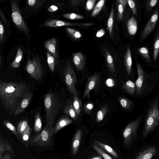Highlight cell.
<instances>
[{
  "label": "cell",
  "instance_id": "6da1fadb",
  "mask_svg": "<svg viewBox=\"0 0 159 159\" xmlns=\"http://www.w3.org/2000/svg\"><path fill=\"white\" fill-rule=\"evenodd\" d=\"M30 89L25 83L0 80V99L9 115L14 114L20 100Z\"/></svg>",
  "mask_w": 159,
  "mask_h": 159
},
{
  "label": "cell",
  "instance_id": "7a4b0ae2",
  "mask_svg": "<svg viewBox=\"0 0 159 159\" xmlns=\"http://www.w3.org/2000/svg\"><path fill=\"white\" fill-rule=\"evenodd\" d=\"M136 59L138 75L135 83L136 89V96L141 98L148 96L156 88L159 80V74L157 70L152 73L146 72L136 57Z\"/></svg>",
  "mask_w": 159,
  "mask_h": 159
},
{
  "label": "cell",
  "instance_id": "3957f363",
  "mask_svg": "<svg viewBox=\"0 0 159 159\" xmlns=\"http://www.w3.org/2000/svg\"><path fill=\"white\" fill-rule=\"evenodd\" d=\"M159 125V97L156 96L150 103L145 119L142 137L144 138Z\"/></svg>",
  "mask_w": 159,
  "mask_h": 159
},
{
  "label": "cell",
  "instance_id": "277c9868",
  "mask_svg": "<svg viewBox=\"0 0 159 159\" xmlns=\"http://www.w3.org/2000/svg\"><path fill=\"white\" fill-rule=\"evenodd\" d=\"M44 103L46 113V124L48 127L52 125L61 109V103L58 96L52 92L46 93Z\"/></svg>",
  "mask_w": 159,
  "mask_h": 159
},
{
  "label": "cell",
  "instance_id": "5b68a950",
  "mask_svg": "<svg viewBox=\"0 0 159 159\" xmlns=\"http://www.w3.org/2000/svg\"><path fill=\"white\" fill-rule=\"evenodd\" d=\"M55 126H46L39 133L31 139L30 144L39 147H46L52 144V139L54 134Z\"/></svg>",
  "mask_w": 159,
  "mask_h": 159
},
{
  "label": "cell",
  "instance_id": "8992f818",
  "mask_svg": "<svg viewBox=\"0 0 159 159\" xmlns=\"http://www.w3.org/2000/svg\"><path fill=\"white\" fill-rule=\"evenodd\" d=\"M143 116V114L138 116L129 122L125 128L123 132V138L125 146L131 145L136 137L138 129Z\"/></svg>",
  "mask_w": 159,
  "mask_h": 159
},
{
  "label": "cell",
  "instance_id": "52a82bcc",
  "mask_svg": "<svg viewBox=\"0 0 159 159\" xmlns=\"http://www.w3.org/2000/svg\"><path fill=\"white\" fill-rule=\"evenodd\" d=\"M11 16L14 22L20 30L23 32L26 35H29V30L24 20L17 1H11Z\"/></svg>",
  "mask_w": 159,
  "mask_h": 159
},
{
  "label": "cell",
  "instance_id": "ba28073f",
  "mask_svg": "<svg viewBox=\"0 0 159 159\" xmlns=\"http://www.w3.org/2000/svg\"><path fill=\"white\" fill-rule=\"evenodd\" d=\"M159 16V7L156 8L149 17L140 34L139 43L145 40L154 30Z\"/></svg>",
  "mask_w": 159,
  "mask_h": 159
},
{
  "label": "cell",
  "instance_id": "9c48e42d",
  "mask_svg": "<svg viewBox=\"0 0 159 159\" xmlns=\"http://www.w3.org/2000/svg\"><path fill=\"white\" fill-rule=\"evenodd\" d=\"M63 75L66 86L70 93L73 94L76 91L75 86L77 80L74 69L69 62L64 69Z\"/></svg>",
  "mask_w": 159,
  "mask_h": 159
},
{
  "label": "cell",
  "instance_id": "30bf717a",
  "mask_svg": "<svg viewBox=\"0 0 159 159\" xmlns=\"http://www.w3.org/2000/svg\"><path fill=\"white\" fill-rule=\"evenodd\" d=\"M25 68L28 73L36 80H40L43 77V70L42 65L36 58L29 59Z\"/></svg>",
  "mask_w": 159,
  "mask_h": 159
},
{
  "label": "cell",
  "instance_id": "8fae6325",
  "mask_svg": "<svg viewBox=\"0 0 159 159\" xmlns=\"http://www.w3.org/2000/svg\"><path fill=\"white\" fill-rule=\"evenodd\" d=\"M33 97V93L30 91L25 94L19 102L13 114L16 116L23 112L27 107Z\"/></svg>",
  "mask_w": 159,
  "mask_h": 159
},
{
  "label": "cell",
  "instance_id": "7c38bea8",
  "mask_svg": "<svg viewBox=\"0 0 159 159\" xmlns=\"http://www.w3.org/2000/svg\"><path fill=\"white\" fill-rule=\"evenodd\" d=\"M99 80V77L97 74H95L89 78L83 94L84 98L89 96L90 92L96 87Z\"/></svg>",
  "mask_w": 159,
  "mask_h": 159
},
{
  "label": "cell",
  "instance_id": "4fadbf2b",
  "mask_svg": "<svg viewBox=\"0 0 159 159\" xmlns=\"http://www.w3.org/2000/svg\"><path fill=\"white\" fill-rule=\"evenodd\" d=\"M5 151L9 152L13 157H15L13 148L11 144L1 134H0V159L3 157L4 152Z\"/></svg>",
  "mask_w": 159,
  "mask_h": 159
},
{
  "label": "cell",
  "instance_id": "5bb4252c",
  "mask_svg": "<svg viewBox=\"0 0 159 159\" xmlns=\"http://www.w3.org/2000/svg\"><path fill=\"white\" fill-rule=\"evenodd\" d=\"M137 51L138 55L148 65L153 67L149 50L146 47L138 48Z\"/></svg>",
  "mask_w": 159,
  "mask_h": 159
},
{
  "label": "cell",
  "instance_id": "9a60e30c",
  "mask_svg": "<svg viewBox=\"0 0 159 159\" xmlns=\"http://www.w3.org/2000/svg\"><path fill=\"white\" fill-rule=\"evenodd\" d=\"M73 61L78 70L81 71L84 69L85 61L84 55L81 52H79L73 54Z\"/></svg>",
  "mask_w": 159,
  "mask_h": 159
},
{
  "label": "cell",
  "instance_id": "2e32d148",
  "mask_svg": "<svg viewBox=\"0 0 159 159\" xmlns=\"http://www.w3.org/2000/svg\"><path fill=\"white\" fill-rule=\"evenodd\" d=\"M82 131L79 129L73 139L71 145L72 152L73 155L76 154L79 150L82 139Z\"/></svg>",
  "mask_w": 159,
  "mask_h": 159
},
{
  "label": "cell",
  "instance_id": "e0dca14e",
  "mask_svg": "<svg viewBox=\"0 0 159 159\" xmlns=\"http://www.w3.org/2000/svg\"><path fill=\"white\" fill-rule=\"evenodd\" d=\"M157 152V149L155 147L151 146L139 154L135 159H151L156 154Z\"/></svg>",
  "mask_w": 159,
  "mask_h": 159
},
{
  "label": "cell",
  "instance_id": "ac0fdd59",
  "mask_svg": "<svg viewBox=\"0 0 159 159\" xmlns=\"http://www.w3.org/2000/svg\"><path fill=\"white\" fill-rule=\"evenodd\" d=\"M159 53V24L157 28L153 41V61L155 62L157 59Z\"/></svg>",
  "mask_w": 159,
  "mask_h": 159
},
{
  "label": "cell",
  "instance_id": "d6986e66",
  "mask_svg": "<svg viewBox=\"0 0 159 159\" xmlns=\"http://www.w3.org/2000/svg\"><path fill=\"white\" fill-rule=\"evenodd\" d=\"M80 25L74 24L58 20L52 19L47 21L44 24L46 26L56 27L65 26H79Z\"/></svg>",
  "mask_w": 159,
  "mask_h": 159
},
{
  "label": "cell",
  "instance_id": "ffe728a7",
  "mask_svg": "<svg viewBox=\"0 0 159 159\" xmlns=\"http://www.w3.org/2000/svg\"><path fill=\"white\" fill-rule=\"evenodd\" d=\"M124 64L127 74L130 75L132 72V61L131 50L129 47L127 48L125 54Z\"/></svg>",
  "mask_w": 159,
  "mask_h": 159
},
{
  "label": "cell",
  "instance_id": "44dd1931",
  "mask_svg": "<svg viewBox=\"0 0 159 159\" xmlns=\"http://www.w3.org/2000/svg\"><path fill=\"white\" fill-rule=\"evenodd\" d=\"M127 29L129 34L130 36L135 35L137 31V22L135 17L132 16L128 20Z\"/></svg>",
  "mask_w": 159,
  "mask_h": 159
},
{
  "label": "cell",
  "instance_id": "7402d4cb",
  "mask_svg": "<svg viewBox=\"0 0 159 159\" xmlns=\"http://www.w3.org/2000/svg\"><path fill=\"white\" fill-rule=\"evenodd\" d=\"M72 120L66 116H63L60 118L55 125L54 134L67 125L71 124Z\"/></svg>",
  "mask_w": 159,
  "mask_h": 159
},
{
  "label": "cell",
  "instance_id": "603a6c76",
  "mask_svg": "<svg viewBox=\"0 0 159 159\" xmlns=\"http://www.w3.org/2000/svg\"><path fill=\"white\" fill-rule=\"evenodd\" d=\"M122 88L127 93L133 96H136V89L135 84L131 80H127L123 85Z\"/></svg>",
  "mask_w": 159,
  "mask_h": 159
},
{
  "label": "cell",
  "instance_id": "cb8c5ba5",
  "mask_svg": "<svg viewBox=\"0 0 159 159\" xmlns=\"http://www.w3.org/2000/svg\"><path fill=\"white\" fill-rule=\"evenodd\" d=\"M63 112L64 114L70 116L74 120H77V115L73 108L71 100H69L64 106Z\"/></svg>",
  "mask_w": 159,
  "mask_h": 159
},
{
  "label": "cell",
  "instance_id": "d4e9b609",
  "mask_svg": "<svg viewBox=\"0 0 159 159\" xmlns=\"http://www.w3.org/2000/svg\"><path fill=\"white\" fill-rule=\"evenodd\" d=\"M56 39L54 38L47 41L44 44V46L52 54L54 57H57L58 56L56 51Z\"/></svg>",
  "mask_w": 159,
  "mask_h": 159
},
{
  "label": "cell",
  "instance_id": "484cf974",
  "mask_svg": "<svg viewBox=\"0 0 159 159\" xmlns=\"http://www.w3.org/2000/svg\"><path fill=\"white\" fill-rule=\"evenodd\" d=\"M73 106L77 115L79 116L81 111L82 102L79 98L76 91L73 94Z\"/></svg>",
  "mask_w": 159,
  "mask_h": 159
},
{
  "label": "cell",
  "instance_id": "4316f807",
  "mask_svg": "<svg viewBox=\"0 0 159 159\" xmlns=\"http://www.w3.org/2000/svg\"><path fill=\"white\" fill-rule=\"evenodd\" d=\"M32 129L30 126L21 135V141L26 147L30 144V137Z\"/></svg>",
  "mask_w": 159,
  "mask_h": 159
},
{
  "label": "cell",
  "instance_id": "83f0119b",
  "mask_svg": "<svg viewBox=\"0 0 159 159\" xmlns=\"http://www.w3.org/2000/svg\"><path fill=\"white\" fill-rule=\"evenodd\" d=\"M119 100L121 106L125 110H129L134 106V103L132 101L125 97H120Z\"/></svg>",
  "mask_w": 159,
  "mask_h": 159
},
{
  "label": "cell",
  "instance_id": "f1b7e54d",
  "mask_svg": "<svg viewBox=\"0 0 159 159\" xmlns=\"http://www.w3.org/2000/svg\"><path fill=\"white\" fill-rule=\"evenodd\" d=\"M158 0H148L144 5V15L147 17L158 2Z\"/></svg>",
  "mask_w": 159,
  "mask_h": 159
},
{
  "label": "cell",
  "instance_id": "f546056e",
  "mask_svg": "<svg viewBox=\"0 0 159 159\" xmlns=\"http://www.w3.org/2000/svg\"><path fill=\"white\" fill-rule=\"evenodd\" d=\"M94 143L101 148L105 150L106 151L113 156L115 158H118V156L117 154L111 147L107 144L101 143L96 140H94Z\"/></svg>",
  "mask_w": 159,
  "mask_h": 159
},
{
  "label": "cell",
  "instance_id": "4dcf8cb0",
  "mask_svg": "<svg viewBox=\"0 0 159 159\" xmlns=\"http://www.w3.org/2000/svg\"><path fill=\"white\" fill-rule=\"evenodd\" d=\"M2 123L3 125L9 129L18 139L21 141L20 135L18 133L15 127L11 122L7 120H2Z\"/></svg>",
  "mask_w": 159,
  "mask_h": 159
},
{
  "label": "cell",
  "instance_id": "1f68e13d",
  "mask_svg": "<svg viewBox=\"0 0 159 159\" xmlns=\"http://www.w3.org/2000/svg\"><path fill=\"white\" fill-rule=\"evenodd\" d=\"M23 52L21 49L19 48L16 57L11 65V66L14 68L18 67L20 65V63L23 56Z\"/></svg>",
  "mask_w": 159,
  "mask_h": 159
},
{
  "label": "cell",
  "instance_id": "d6a6232c",
  "mask_svg": "<svg viewBox=\"0 0 159 159\" xmlns=\"http://www.w3.org/2000/svg\"><path fill=\"white\" fill-rule=\"evenodd\" d=\"M29 126L27 119L22 120L17 125V129L20 136Z\"/></svg>",
  "mask_w": 159,
  "mask_h": 159
},
{
  "label": "cell",
  "instance_id": "836d02e7",
  "mask_svg": "<svg viewBox=\"0 0 159 159\" xmlns=\"http://www.w3.org/2000/svg\"><path fill=\"white\" fill-rule=\"evenodd\" d=\"M42 129V122L40 114L39 112H38L35 116L34 129L35 132H39Z\"/></svg>",
  "mask_w": 159,
  "mask_h": 159
},
{
  "label": "cell",
  "instance_id": "e575fe53",
  "mask_svg": "<svg viewBox=\"0 0 159 159\" xmlns=\"http://www.w3.org/2000/svg\"><path fill=\"white\" fill-rule=\"evenodd\" d=\"M108 109L107 106L106 105L98 111L96 119L97 123L99 122L103 119L108 111Z\"/></svg>",
  "mask_w": 159,
  "mask_h": 159
},
{
  "label": "cell",
  "instance_id": "d590c367",
  "mask_svg": "<svg viewBox=\"0 0 159 159\" xmlns=\"http://www.w3.org/2000/svg\"><path fill=\"white\" fill-rule=\"evenodd\" d=\"M114 8H111L109 18L107 21V29L108 30L110 36L111 37L113 24Z\"/></svg>",
  "mask_w": 159,
  "mask_h": 159
},
{
  "label": "cell",
  "instance_id": "8d00e7d4",
  "mask_svg": "<svg viewBox=\"0 0 159 159\" xmlns=\"http://www.w3.org/2000/svg\"><path fill=\"white\" fill-rule=\"evenodd\" d=\"M105 2L104 0H100L97 2L92 12V16H95L99 13L103 8Z\"/></svg>",
  "mask_w": 159,
  "mask_h": 159
},
{
  "label": "cell",
  "instance_id": "74e56055",
  "mask_svg": "<svg viewBox=\"0 0 159 159\" xmlns=\"http://www.w3.org/2000/svg\"><path fill=\"white\" fill-rule=\"evenodd\" d=\"M92 147L104 159H113L94 143L92 144Z\"/></svg>",
  "mask_w": 159,
  "mask_h": 159
},
{
  "label": "cell",
  "instance_id": "f35d334b",
  "mask_svg": "<svg viewBox=\"0 0 159 159\" xmlns=\"http://www.w3.org/2000/svg\"><path fill=\"white\" fill-rule=\"evenodd\" d=\"M107 61L110 71L114 73L115 71V67L114 64L113 58L108 52H106Z\"/></svg>",
  "mask_w": 159,
  "mask_h": 159
},
{
  "label": "cell",
  "instance_id": "ab89813d",
  "mask_svg": "<svg viewBox=\"0 0 159 159\" xmlns=\"http://www.w3.org/2000/svg\"><path fill=\"white\" fill-rule=\"evenodd\" d=\"M47 61L50 70L54 72L55 70V63L54 58L48 52H47Z\"/></svg>",
  "mask_w": 159,
  "mask_h": 159
},
{
  "label": "cell",
  "instance_id": "60d3db41",
  "mask_svg": "<svg viewBox=\"0 0 159 159\" xmlns=\"http://www.w3.org/2000/svg\"><path fill=\"white\" fill-rule=\"evenodd\" d=\"M66 29L68 33L73 38L75 39H79L81 37V34L79 31L69 27H66Z\"/></svg>",
  "mask_w": 159,
  "mask_h": 159
},
{
  "label": "cell",
  "instance_id": "b9f144b4",
  "mask_svg": "<svg viewBox=\"0 0 159 159\" xmlns=\"http://www.w3.org/2000/svg\"><path fill=\"white\" fill-rule=\"evenodd\" d=\"M63 17L71 20H77L83 19L84 17L81 15L75 13L65 14L62 16Z\"/></svg>",
  "mask_w": 159,
  "mask_h": 159
},
{
  "label": "cell",
  "instance_id": "7bdbcfd3",
  "mask_svg": "<svg viewBox=\"0 0 159 159\" xmlns=\"http://www.w3.org/2000/svg\"><path fill=\"white\" fill-rule=\"evenodd\" d=\"M94 107L93 103L90 101L86 103L84 106L83 109L85 113L90 114Z\"/></svg>",
  "mask_w": 159,
  "mask_h": 159
},
{
  "label": "cell",
  "instance_id": "ee69618b",
  "mask_svg": "<svg viewBox=\"0 0 159 159\" xmlns=\"http://www.w3.org/2000/svg\"><path fill=\"white\" fill-rule=\"evenodd\" d=\"M118 4L117 20H122L123 18V14L125 7L120 3L117 2Z\"/></svg>",
  "mask_w": 159,
  "mask_h": 159
},
{
  "label": "cell",
  "instance_id": "f6af8a7d",
  "mask_svg": "<svg viewBox=\"0 0 159 159\" xmlns=\"http://www.w3.org/2000/svg\"><path fill=\"white\" fill-rule=\"evenodd\" d=\"M127 3L132 10L133 14L137 15L138 14V10L137 6L134 0H127Z\"/></svg>",
  "mask_w": 159,
  "mask_h": 159
},
{
  "label": "cell",
  "instance_id": "bcb514c9",
  "mask_svg": "<svg viewBox=\"0 0 159 159\" xmlns=\"http://www.w3.org/2000/svg\"><path fill=\"white\" fill-rule=\"evenodd\" d=\"M95 0H88L86 4V8L88 11L91 10L94 7Z\"/></svg>",
  "mask_w": 159,
  "mask_h": 159
},
{
  "label": "cell",
  "instance_id": "7dc6e473",
  "mask_svg": "<svg viewBox=\"0 0 159 159\" xmlns=\"http://www.w3.org/2000/svg\"><path fill=\"white\" fill-rule=\"evenodd\" d=\"M41 1V0H29L27 1V2L29 6L31 7H34L36 4L40 3L39 2H40Z\"/></svg>",
  "mask_w": 159,
  "mask_h": 159
},
{
  "label": "cell",
  "instance_id": "c3c4849f",
  "mask_svg": "<svg viewBox=\"0 0 159 159\" xmlns=\"http://www.w3.org/2000/svg\"><path fill=\"white\" fill-rule=\"evenodd\" d=\"M4 34V28L1 21L0 22V41L1 43L3 39Z\"/></svg>",
  "mask_w": 159,
  "mask_h": 159
},
{
  "label": "cell",
  "instance_id": "681fc988",
  "mask_svg": "<svg viewBox=\"0 0 159 159\" xmlns=\"http://www.w3.org/2000/svg\"><path fill=\"white\" fill-rule=\"evenodd\" d=\"M105 34L104 30L101 29L98 30L96 33V37L97 38H100L103 36Z\"/></svg>",
  "mask_w": 159,
  "mask_h": 159
},
{
  "label": "cell",
  "instance_id": "f907efd6",
  "mask_svg": "<svg viewBox=\"0 0 159 159\" xmlns=\"http://www.w3.org/2000/svg\"><path fill=\"white\" fill-rule=\"evenodd\" d=\"M106 85L109 87H112L115 85V82L114 80L110 78L107 79L106 82Z\"/></svg>",
  "mask_w": 159,
  "mask_h": 159
},
{
  "label": "cell",
  "instance_id": "816d5d0a",
  "mask_svg": "<svg viewBox=\"0 0 159 159\" xmlns=\"http://www.w3.org/2000/svg\"><path fill=\"white\" fill-rule=\"evenodd\" d=\"M58 8L55 5H52L49 7L47 9V10L49 12H53L57 10Z\"/></svg>",
  "mask_w": 159,
  "mask_h": 159
},
{
  "label": "cell",
  "instance_id": "f5cc1de1",
  "mask_svg": "<svg viewBox=\"0 0 159 159\" xmlns=\"http://www.w3.org/2000/svg\"><path fill=\"white\" fill-rule=\"evenodd\" d=\"M1 159H12L11 155L9 152H7L3 156Z\"/></svg>",
  "mask_w": 159,
  "mask_h": 159
},
{
  "label": "cell",
  "instance_id": "db71d44e",
  "mask_svg": "<svg viewBox=\"0 0 159 159\" xmlns=\"http://www.w3.org/2000/svg\"><path fill=\"white\" fill-rule=\"evenodd\" d=\"M82 0H73L71 1V4L73 6H77L81 3Z\"/></svg>",
  "mask_w": 159,
  "mask_h": 159
},
{
  "label": "cell",
  "instance_id": "11a10c76",
  "mask_svg": "<svg viewBox=\"0 0 159 159\" xmlns=\"http://www.w3.org/2000/svg\"><path fill=\"white\" fill-rule=\"evenodd\" d=\"M117 2L121 3L125 7L127 3V0H119Z\"/></svg>",
  "mask_w": 159,
  "mask_h": 159
},
{
  "label": "cell",
  "instance_id": "9f6ffc18",
  "mask_svg": "<svg viewBox=\"0 0 159 159\" xmlns=\"http://www.w3.org/2000/svg\"><path fill=\"white\" fill-rule=\"evenodd\" d=\"M102 157L101 156H98L96 157H93L90 159H102Z\"/></svg>",
  "mask_w": 159,
  "mask_h": 159
},
{
  "label": "cell",
  "instance_id": "6f0895ef",
  "mask_svg": "<svg viewBox=\"0 0 159 159\" xmlns=\"http://www.w3.org/2000/svg\"><path fill=\"white\" fill-rule=\"evenodd\" d=\"M0 14H1V16H2V17H3V20H4V21H6V20L5 19V18H4V17L3 16V14H2H2L1 13H0Z\"/></svg>",
  "mask_w": 159,
  "mask_h": 159
}]
</instances>
